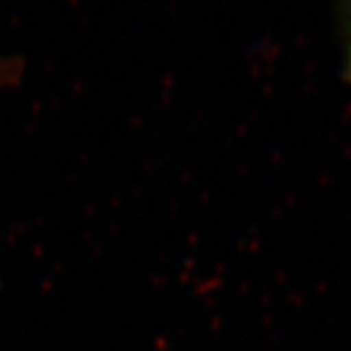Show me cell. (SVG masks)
I'll return each instance as SVG.
<instances>
[{"label":"cell","instance_id":"6da1fadb","mask_svg":"<svg viewBox=\"0 0 351 351\" xmlns=\"http://www.w3.org/2000/svg\"><path fill=\"white\" fill-rule=\"evenodd\" d=\"M337 3V26L341 38V51L345 68L351 74V0H335Z\"/></svg>","mask_w":351,"mask_h":351},{"label":"cell","instance_id":"7a4b0ae2","mask_svg":"<svg viewBox=\"0 0 351 351\" xmlns=\"http://www.w3.org/2000/svg\"><path fill=\"white\" fill-rule=\"evenodd\" d=\"M17 64L13 58H0V89L3 87H11L17 79Z\"/></svg>","mask_w":351,"mask_h":351}]
</instances>
